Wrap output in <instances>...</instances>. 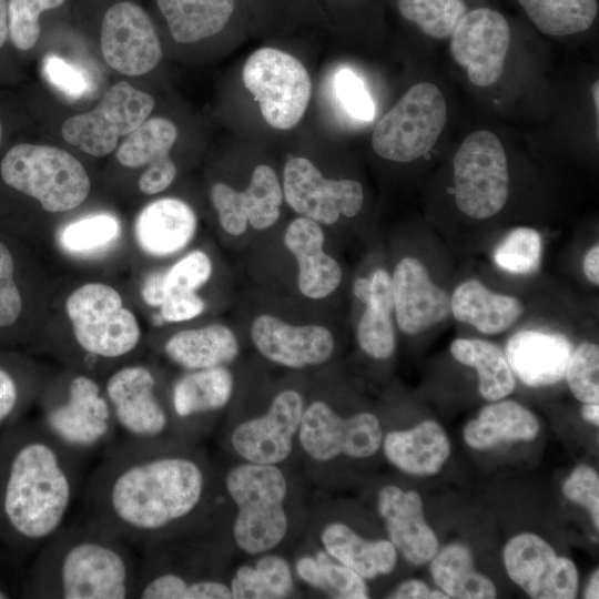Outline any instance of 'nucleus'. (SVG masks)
Returning a JSON list of instances; mask_svg holds the SVG:
<instances>
[{
    "mask_svg": "<svg viewBox=\"0 0 599 599\" xmlns=\"http://www.w3.org/2000/svg\"><path fill=\"white\" fill-rule=\"evenodd\" d=\"M195 445L113 443L84 485L85 517L142 547L194 530L217 488L216 470Z\"/></svg>",
    "mask_w": 599,
    "mask_h": 599,
    "instance_id": "f257e3e1",
    "label": "nucleus"
},
{
    "mask_svg": "<svg viewBox=\"0 0 599 599\" xmlns=\"http://www.w3.org/2000/svg\"><path fill=\"white\" fill-rule=\"evenodd\" d=\"M83 461L39 420L1 430L0 541L22 552L47 542L65 524Z\"/></svg>",
    "mask_w": 599,
    "mask_h": 599,
    "instance_id": "f03ea898",
    "label": "nucleus"
},
{
    "mask_svg": "<svg viewBox=\"0 0 599 599\" xmlns=\"http://www.w3.org/2000/svg\"><path fill=\"white\" fill-rule=\"evenodd\" d=\"M139 559L131 545L85 517L64 524L37 552L23 597L134 598Z\"/></svg>",
    "mask_w": 599,
    "mask_h": 599,
    "instance_id": "7ed1b4c3",
    "label": "nucleus"
},
{
    "mask_svg": "<svg viewBox=\"0 0 599 599\" xmlns=\"http://www.w3.org/2000/svg\"><path fill=\"white\" fill-rule=\"evenodd\" d=\"M216 477L233 508L230 542L248 557L277 551L293 528L292 484L283 466L238 460Z\"/></svg>",
    "mask_w": 599,
    "mask_h": 599,
    "instance_id": "20e7f679",
    "label": "nucleus"
},
{
    "mask_svg": "<svg viewBox=\"0 0 599 599\" xmlns=\"http://www.w3.org/2000/svg\"><path fill=\"white\" fill-rule=\"evenodd\" d=\"M144 548L135 598L232 599L226 579L213 568L220 549L193 530Z\"/></svg>",
    "mask_w": 599,
    "mask_h": 599,
    "instance_id": "39448f33",
    "label": "nucleus"
},
{
    "mask_svg": "<svg viewBox=\"0 0 599 599\" xmlns=\"http://www.w3.org/2000/svg\"><path fill=\"white\" fill-rule=\"evenodd\" d=\"M0 176L7 186L33 197L48 212L79 206L91 186L87 171L72 154L30 143L17 144L4 154Z\"/></svg>",
    "mask_w": 599,
    "mask_h": 599,
    "instance_id": "423d86ee",
    "label": "nucleus"
},
{
    "mask_svg": "<svg viewBox=\"0 0 599 599\" xmlns=\"http://www.w3.org/2000/svg\"><path fill=\"white\" fill-rule=\"evenodd\" d=\"M40 424L82 459L114 443L116 424L105 392L94 377L75 374L62 392L41 404Z\"/></svg>",
    "mask_w": 599,
    "mask_h": 599,
    "instance_id": "0eeeda50",
    "label": "nucleus"
},
{
    "mask_svg": "<svg viewBox=\"0 0 599 599\" xmlns=\"http://www.w3.org/2000/svg\"><path fill=\"white\" fill-rule=\"evenodd\" d=\"M384 429L370 412L344 415L324 399L305 404L297 450L309 467L325 470L344 461H362L382 449Z\"/></svg>",
    "mask_w": 599,
    "mask_h": 599,
    "instance_id": "6e6552de",
    "label": "nucleus"
},
{
    "mask_svg": "<svg viewBox=\"0 0 599 599\" xmlns=\"http://www.w3.org/2000/svg\"><path fill=\"white\" fill-rule=\"evenodd\" d=\"M65 309L90 366L97 358L123 357L139 344L136 318L123 307L120 294L111 286L84 284L68 297Z\"/></svg>",
    "mask_w": 599,
    "mask_h": 599,
    "instance_id": "1a4fd4ad",
    "label": "nucleus"
},
{
    "mask_svg": "<svg viewBox=\"0 0 599 599\" xmlns=\"http://www.w3.org/2000/svg\"><path fill=\"white\" fill-rule=\"evenodd\" d=\"M446 120L441 91L429 82L416 83L377 123L373 150L389 161L412 162L433 149Z\"/></svg>",
    "mask_w": 599,
    "mask_h": 599,
    "instance_id": "9d476101",
    "label": "nucleus"
},
{
    "mask_svg": "<svg viewBox=\"0 0 599 599\" xmlns=\"http://www.w3.org/2000/svg\"><path fill=\"white\" fill-rule=\"evenodd\" d=\"M456 205L475 220H486L502 210L509 193L505 149L493 132L470 133L453 159Z\"/></svg>",
    "mask_w": 599,
    "mask_h": 599,
    "instance_id": "9b49d317",
    "label": "nucleus"
},
{
    "mask_svg": "<svg viewBox=\"0 0 599 599\" xmlns=\"http://www.w3.org/2000/svg\"><path fill=\"white\" fill-rule=\"evenodd\" d=\"M242 78L271 126L288 130L300 122L311 99L312 82L295 57L275 48H261L246 60Z\"/></svg>",
    "mask_w": 599,
    "mask_h": 599,
    "instance_id": "f8f14e48",
    "label": "nucleus"
},
{
    "mask_svg": "<svg viewBox=\"0 0 599 599\" xmlns=\"http://www.w3.org/2000/svg\"><path fill=\"white\" fill-rule=\"evenodd\" d=\"M305 404L300 390H280L262 413L227 425V449L242 461L283 466L297 449Z\"/></svg>",
    "mask_w": 599,
    "mask_h": 599,
    "instance_id": "ddd939ff",
    "label": "nucleus"
},
{
    "mask_svg": "<svg viewBox=\"0 0 599 599\" xmlns=\"http://www.w3.org/2000/svg\"><path fill=\"white\" fill-rule=\"evenodd\" d=\"M104 392L118 430L139 441H182L170 403L158 393L155 374L144 365H126L113 372ZM184 443V441H182Z\"/></svg>",
    "mask_w": 599,
    "mask_h": 599,
    "instance_id": "4468645a",
    "label": "nucleus"
},
{
    "mask_svg": "<svg viewBox=\"0 0 599 599\" xmlns=\"http://www.w3.org/2000/svg\"><path fill=\"white\" fill-rule=\"evenodd\" d=\"M153 108L150 94L121 81L104 93L94 109L65 120L62 136L90 155L103 156L116 148L120 136L141 125Z\"/></svg>",
    "mask_w": 599,
    "mask_h": 599,
    "instance_id": "2eb2a0df",
    "label": "nucleus"
},
{
    "mask_svg": "<svg viewBox=\"0 0 599 599\" xmlns=\"http://www.w3.org/2000/svg\"><path fill=\"white\" fill-rule=\"evenodd\" d=\"M502 562L509 579L532 599H573L579 591L576 564L560 556L542 537L520 532L504 547Z\"/></svg>",
    "mask_w": 599,
    "mask_h": 599,
    "instance_id": "dca6fc26",
    "label": "nucleus"
},
{
    "mask_svg": "<svg viewBox=\"0 0 599 599\" xmlns=\"http://www.w3.org/2000/svg\"><path fill=\"white\" fill-rule=\"evenodd\" d=\"M284 197L303 217L332 225L341 215L355 216L362 209L364 193L354 180L325 179L307 159L291 158L284 167Z\"/></svg>",
    "mask_w": 599,
    "mask_h": 599,
    "instance_id": "f3484780",
    "label": "nucleus"
},
{
    "mask_svg": "<svg viewBox=\"0 0 599 599\" xmlns=\"http://www.w3.org/2000/svg\"><path fill=\"white\" fill-rule=\"evenodd\" d=\"M450 35L451 55L473 84L489 87L500 78L510 41L501 13L488 8L466 12Z\"/></svg>",
    "mask_w": 599,
    "mask_h": 599,
    "instance_id": "a211bd4d",
    "label": "nucleus"
},
{
    "mask_svg": "<svg viewBox=\"0 0 599 599\" xmlns=\"http://www.w3.org/2000/svg\"><path fill=\"white\" fill-rule=\"evenodd\" d=\"M101 50L105 62L126 75L153 70L162 48L149 14L129 1L110 7L102 20Z\"/></svg>",
    "mask_w": 599,
    "mask_h": 599,
    "instance_id": "6ab92c4d",
    "label": "nucleus"
},
{
    "mask_svg": "<svg viewBox=\"0 0 599 599\" xmlns=\"http://www.w3.org/2000/svg\"><path fill=\"white\" fill-rule=\"evenodd\" d=\"M234 378L226 366L187 370L174 380L170 406L179 438L196 444L213 426L211 416L231 402Z\"/></svg>",
    "mask_w": 599,
    "mask_h": 599,
    "instance_id": "aec40b11",
    "label": "nucleus"
},
{
    "mask_svg": "<svg viewBox=\"0 0 599 599\" xmlns=\"http://www.w3.org/2000/svg\"><path fill=\"white\" fill-rule=\"evenodd\" d=\"M376 510L387 539L399 556L417 567L432 560L439 541L426 520L419 493L394 484L384 485L377 491Z\"/></svg>",
    "mask_w": 599,
    "mask_h": 599,
    "instance_id": "412c9836",
    "label": "nucleus"
},
{
    "mask_svg": "<svg viewBox=\"0 0 599 599\" xmlns=\"http://www.w3.org/2000/svg\"><path fill=\"white\" fill-rule=\"evenodd\" d=\"M251 338L266 359L294 369L326 363L335 348L328 328L321 325H292L267 314L254 318Z\"/></svg>",
    "mask_w": 599,
    "mask_h": 599,
    "instance_id": "4be33fe9",
    "label": "nucleus"
},
{
    "mask_svg": "<svg viewBox=\"0 0 599 599\" xmlns=\"http://www.w3.org/2000/svg\"><path fill=\"white\" fill-rule=\"evenodd\" d=\"M282 189L275 172L265 164L257 165L250 184L243 192L225 183H215L211 200L220 223L231 235H242L250 224L256 230H266L280 217Z\"/></svg>",
    "mask_w": 599,
    "mask_h": 599,
    "instance_id": "5701e85b",
    "label": "nucleus"
},
{
    "mask_svg": "<svg viewBox=\"0 0 599 599\" xmlns=\"http://www.w3.org/2000/svg\"><path fill=\"white\" fill-rule=\"evenodd\" d=\"M392 287L396 322L404 334H420L450 314V297L415 257H404L396 264Z\"/></svg>",
    "mask_w": 599,
    "mask_h": 599,
    "instance_id": "b1692460",
    "label": "nucleus"
},
{
    "mask_svg": "<svg viewBox=\"0 0 599 599\" xmlns=\"http://www.w3.org/2000/svg\"><path fill=\"white\" fill-rule=\"evenodd\" d=\"M573 351L560 333L521 329L512 334L505 356L514 375L529 387H546L561 382Z\"/></svg>",
    "mask_w": 599,
    "mask_h": 599,
    "instance_id": "393cba45",
    "label": "nucleus"
},
{
    "mask_svg": "<svg viewBox=\"0 0 599 599\" xmlns=\"http://www.w3.org/2000/svg\"><path fill=\"white\" fill-rule=\"evenodd\" d=\"M316 538L327 554L366 581L388 576L398 562L399 555L387 537H365L351 524L337 518L327 516L322 519Z\"/></svg>",
    "mask_w": 599,
    "mask_h": 599,
    "instance_id": "a878e982",
    "label": "nucleus"
},
{
    "mask_svg": "<svg viewBox=\"0 0 599 599\" xmlns=\"http://www.w3.org/2000/svg\"><path fill=\"white\" fill-rule=\"evenodd\" d=\"M382 450L397 470L428 477L443 469L451 454V443L444 427L428 419L413 428L384 433Z\"/></svg>",
    "mask_w": 599,
    "mask_h": 599,
    "instance_id": "bb28decb",
    "label": "nucleus"
},
{
    "mask_svg": "<svg viewBox=\"0 0 599 599\" xmlns=\"http://www.w3.org/2000/svg\"><path fill=\"white\" fill-rule=\"evenodd\" d=\"M324 241L319 224L303 216L291 222L284 234V244L297 261L298 290L312 300L328 296L342 281V268L324 252Z\"/></svg>",
    "mask_w": 599,
    "mask_h": 599,
    "instance_id": "cd10ccee",
    "label": "nucleus"
},
{
    "mask_svg": "<svg viewBox=\"0 0 599 599\" xmlns=\"http://www.w3.org/2000/svg\"><path fill=\"white\" fill-rule=\"evenodd\" d=\"M353 293L366 306L356 334L361 349L374 359L389 358L396 346L392 276L386 270L376 268L369 277L355 280Z\"/></svg>",
    "mask_w": 599,
    "mask_h": 599,
    "instance_id": "c85d7f7f",
    "label": "nucleus"
},
{
    "mask_svg": "<svg viewBox=\"0 0 599 599\" xmlns=\"http://www.w3.org/2000/svg\"><path fill=\"white\" fill-rule=\"evenodd\" d=\"M196 216L184 201L164 197L148 204L135 220L139 246L153 256H169L183 250L193 238Z\"/></svg>",
    "mask_w": 599,
    "mask_h": 599,
    "instance_id": "c756f323",
    "label": "nucleus"
},
{
    "mask_svg": "<svg viewBox=\"0 0 599 599\" xmlns=\"http://www.w3.org/2000/svg\"><path fill=\"white\" fill-rule=\"evenodd\" d=\"M540 432L537 416L511 399L484 406L463 429L464 441L475 450H487L501 443L532 441Z\"/></svg>",
    "mask_w": 599,
    "mask_h": 599,
    "instance_id": "7c9ffc66",
    "label": "nucleus"
},
{
    "mask_svg": "<svg viewBox=\"0 0 599 599\" xmlns=\"http://www.w3.org/2000/svg\"><path fill=\"white\" fill-rule=\"evenodd\" d=\"M450 313L483 334H499L522 315L524 306L515 297L494 293L477 280L459 284L450 297Z\"/></svg>",
    "mask_w": 599,
    "mask_h": 599,
    "instance_id": "2f4dec72",
    "label": "nucleus"
},
{
    "mask_svg": "<svg viewBox=\"0 0 599 599\" xmlns=\"http://www.w3.org/2000/svg\"><path fill=\"white\" fill-rule=\"evenodd\" d=\"M163 351L173 363L194 370L226 366L238 356L240 345L227 326L213 324L173 334Z\"/></svg>",
    "mask_w": 599,
    "mask_h": 599,
    "instance_id": "473e14b6",
    "label": "nucleus"
},
{
    "mask_svg": "<svg viewBox=\"0 0 599 599\" xmlns=\"http://www.w3.org/2000/svg\"><path fill=\"white\" fill-rule=\"evenodd\" d=\"M295 578L335 599H367V581L327 554L316 541L301 550L293 562Z\"/></svg>",
    "mask_w": 599,
    "mask_h": 599,
    "instance_id": "72a5a7b5",
    "label": "nucleus"
},
{
    "mask_svg": "<svg viewBox=\"0 0 599 599\" xmlns=\"http://www.w3.org/2000/svg\"><path fill=\"white\" fill-rule=\"evenodd\" d=\"M429 564V572L438 589L449 599H494L495 583L474 565L470 549L463 542L439 547Z\"/></svg>",
    "mask_w": 599,
    "mask_h": 599,
    "instance_id": "f704fd0d",
    "label": "nucleus"
},
{
    "mask_svg": "<svg viewBox=\"0 0 599 599\" xmlns=\"http://www.w3.org/2000/svg\"><path fill=\"white\" fill-rule=\"evenodd\" d=\"M251 558L227 579L232 599H282L294 593L293 566L282 554L268 551Z\"/></svg>",
    "mask_w": 599,
    "mask_h": 599,
    "instance_id": "c9c22d12",
    "label": "nucleus"
},
{
    "mask_svg": "<svg viewBox=\"0 0 599 599\" xmlns=\"http://www.w3.org/2000/svg\"><path fill=\"white\" fill-rule=\"evenodd\" d=\"M173 39L191 43L219 33L230 21L235 0H156Z\"/></svg>",
    "mask_w": 599,
    "mask_h": 599,
    "instance_id": "e433bc0d",
    "label": "nucleus"
},
{
    "mask_svg": "<svg viewBox=\"0 0 599 599\" xmlns=\"http://www.w3.org/2000/svg\"><path fill=\"white\" fill-rule=\"evenodd\" d=\"M449 351L457 362L476 370L478 393L484 399L499 400L515 390V375L505 353L496 344L478 338H456Z\"/></svg>",
    "mask_w": 599,
    "mask_h": 599,
    "instance_id": "4c0bfd02",
    "label": "nucleus"
},
{
    "mask_svg": "<svg viewBox=\"0 0 599 599\" xmlns=\"http://www.w3.org/2000/svg\"><path fill=\"white\" fill-rule=\"evenodd\" d=\"M539 31L561 37L588 30L598 13L597 0H518Z\"/></svg>",
    "mask_w": 599,
    "mask_h": 599,
    "instance_id": "58836bf2",
    "label": "nucleus"
},
{
    "mask_svg": "<svg viewBox=\"0 0 599 599\" xmlns=\"http://www.w3.org/2000/svg\"><path fill=\"white\" fill-rule=\"evenodd\" d=\"M177 129L165 118L146 119L130 132L116 150L118 161L126 167L149 165L169 155Z\"/></svg>",
    "mask_w": 599,
    "mask_h": 599,
    "instance_id": "ea45409f",
    "label": "nucleus"
},
{
    "mask_svg": "<svg viewBox=\"0 0 599 599\" xmlns=\"http://www.w3.org/2000/svg\"><path fill=\"white\" fill-rule=\"evenodd\" d=\"M402 16L435 39L449 37L467 12L464 0H397Z\"/></svg>",
    "mask_w": 599,
    "mask_h": 599,
    "instance_id": "a19ab883",
    "label": "nucleus"
},
{
    "mask_svg": "<svg viewBox=\"0 0 599 599\" xmlns=\"http://www.w3.org/2000/svg\"><path fill=\"white\" fill-rule=\"evenodd\" d=\"M541 253V235L530 227H517L496 246L494 260L506 272L526 275L538 270Z\"/></svg>",
    "mask_w": 599,
    "mask_h": 599,
    "instance_id": "79ce46f5",
    "label": "nucleus"
},
{
    "mask_svg": "<svg viewBox=\"0 0 599 599\" xmlns=\"http://www.w3.org/2000/svg\"><path fill=\"white\" fill-rule=\"evenodd\" d=\"M121 233L116 217L100 213L68 224L60 233V244L71 253H91L108 246Z\"/></svg>",
    "mask_w": 599,
    "mask_h": 599,
    "instance_id": "37998d69",
    "label": "nucleus"
},
{
    "mask_svg": "<svg viewBox=\"0 0 599 599\" xmlns=\"http://www.w3.org/2000/svg\"><path fill=\"white\" fill-rule=\"evenodd\" d=\"M576 399L599 403V347L583 342L572 351L565 377Z\"/></svg>",
    "mask_w": 599,
    "mask_h": 599,
    "instance_id": "c03bdc74",
    "label": "nucleus"
},
{
    "mask_svg": "<svg viewBox=\"0 0 599 599\" xmlns=\"http://www.w3.org/2000/svg\"><path fill=\"white\" fill-rule=\"evenodd\" d=\"M31 393L29 379L17 361L0 357V432L21 419Z\"/></svg>",
    "mask_w": 599,
    "mask_h": 599,
    "instance_id": "a18cd8bd",
    "label": "nucleus"
},
{
    "mask_svg": "<svg viewBox=\"0 0 599 599\" xmlns=\"http://www.w3.org/2000/svg\"><path fill=\"white\" fill-rule=\"evenodd\" d=\"M64 0H9L8 29L13 44L31 49L40 34L39 17L44 10L60 7Z\"/></svg>",
    "mask_w": 599,
    "mask_h": 599,
    "instance_id": "49530a36",
    "label": "nucleus"
},
{
    "mask_svg": "<svg viewBox=\"0 0 599 599\" xmlns=\"http://www.w3.org/2000/svg\"><path fill=\"white\" fill-rule=\"evenodd\" d=\"M23 306V295L17 280L16 255L11 246L0 238V331L18 324Z\"/></svg>",
    "mask_w": 599,
    "mask_h": 599,
    "instance_id": "de8ad7c7",
    "label": "nucleus"
},
{
    "mask_svg": "<svg viewBox=\"0 0 599 599\" xmlns=\"http://www.w3.org/2000/svg\"><path fill=\"white\" fill-rule=\"evenodd\" d=\"M159 273L165 298L169 293L195 292L204 285L211 277L212 263L204 252L196 250Z\"/></svg>",
    "mask_w": 599,
    "mask_h": 599,
    "instance_id": "09e8293b",
    "label": "nucleus"
},
{
    "mask_svg": "<svg viewBox=\"0 0 599 599\" xmlns=\"http://www.w3.org/2000/svg\"><path fill=\"white\" fill-rule=\"evenodd\" d=\"M42 72L47 81L70 100L84 98L92 91V82L84 69L59 55L47 54L42 61Z\"/></svg>",
    "mask_w": 599,
    "mask_h": 599,
    "instance_id": "8fccbe9b",
    "label": "nucleus"
},
{
    "mask_svg": "<svg viewBox=\"0 0 599 599\" xmlns=\"http://www.w3.org/2000/svg\"><path fill=\"white\" fill-rule=\"evenodd\" d=\"M562 494L571 502L587 509L596 530H599V476L589 465H578L562 484Z\"/></svg>",
    "mask_w": 599,
    "mask_h": 599,
    "instance_id": "3c124183",
    "label": "nucleus"
},
{
    "mask_svg": "<svg viewBox=\"0 0 599 599\" xmlns=\"http://www.w3.org/2000/svg\"><path fill=\"white\" fill-rule=\"evenodd\" d=\"M334 90L342 106L352 118L359 121H370L374 118V102L354 71L341 69L334 78Z\"/></svg>",
    "mask_w": 599,
    "mask_h": 599,
    "instance_id": "603ef678",
    "label": "nucleus"
},
{
    "mask_svg": "<svg viewBox=\"0 0 599 599\" xmlns=\"http://www.w3.org/2000/svg\"><path fill=\"white\" fill-rule=\"evenodd\" d=\"M160 307L163 321L182 322L200 315L205 304L195 292H174L165 296Z\"/></svg>",
    "mask_w": 599,
    "mask_h": 599,
    "instance_id": "864d4df0",
    "label": "nucleus"
},
{
    "mask_svg": "<svg viewBox=\"0 0 599 599\" xmlns=\"http://www.w3.org/2000/svg\"><path fill=\"white\" fill-rule=\"evenodd\" d=\"M176 167L171 158L164 156L148 165L139 179V189L144 194H156L164 191L173 182Z\"/></svg>",
    "mask_w": 599,
    "mask_h": 599,
    "instance_id": "5fc2aeb1",
    "label": "nucleus"
},
{
    "mask_svg": "<svg viewBox=\"0 0 599 599\" xmlns=\"http://www.w3.org/2000/svg\"><path fill=\"white\" fill-rule=\"evenodd\" d=\"M390 599H449L440 589L430 587L420 579H407L388 592Z\"/></svg>",
    "mask_w": 599,
    "mask_h": 599,
    "instance_id": "6e6d98bb",
    "label": "nucleus"
},
{
    "mask_svg": "<svg viewBox=\"0 0 599 599\" xmlns=\"http://www.w3.org/2000/svg\"><path fill=\"white\" fill-rule=\"evenodd\" d=\"M583 273L589 282L598 286L599 284V246L596 243L583 257Z\"/></svg>",
    "mask_w": 599,
    "mask_h": 599,
    "instance_id": "4d7b16f0",
    "label": "nucleus"
},
{
    "mask_svg": "<svg viewBox=\"0 0 599 599\" xmlns=\"http://www.w3.org/2000/svg\"><path fill=\"white\" fill-rule=\"evenodd\" d=\"M581 417L587 423L599 426V403H583L581 407Z\"/></svg>",
    "mask_w": 599,
    "mask_h": 599,
    "instance_id": "13d9d810",
    "label": "nucleus"
},
{
    "mask_svg": "<svg viewBox=\"0 0 599 599\" xmlns=\"http://www.w3.org/2000/svg\"><path fill=\"white\" fill-rule=\"evenodd\" d=\"M583 598L598 599L599 598V569H596L586 586Z\"/></svg>",
    "mask_w": 599,
    "mask_h": 599,
    "instance_id": "bf43d9fd",
    "label": "nucleus"
},
{
    "mask_svg": "<svg viewBox=\"0 0 599 599\" xmlns=\"http://www.w3.org/2000/svg\"><path fill=\"white\" fill-rule=\"evenodd\" d=\"M8 32V2L0 0V48L6 42Z\"/></svg>",
    "mask_w": 599,
    "mask_h": 599,
    "instance_id": "052dcab7",
    "label": "nucleus"
},
{
    "mask_svg": "<svg viewBox=\"0 0 599 599\" xmlns=\"http://www.w3.org/2000/svg\"><path fill=\"white\" fill-rule=\"evenodd\" d=\"M12 591L7 582L0 577V599L11 598Z\"/></svg>",
    "mask_w": 599,
    "mask_h": 599,
    "instance_id": "680f3d73",
    "label": "nucleus"
},
{
    "mask_svg": "<svg viewBox=\"0 0 599 599\" xmlns=\"http://www.w3.org/2000/svg\"><path fill=\"white\" fill-rule=\"evenodd\" d=\"M593 90V99H596V108L598 109V82L595 83L592 87Z\"/></svg>",
    "mask_w": 599,
    "mask_h": 599,
    "instance_id": "e2e57ef3",
    "label": "nucleus"
},
{
    "mask_svg": "<svg viewBox=\"0 0 599 599\" xmlns=\"http://www.w3.org/2000/svg\"><path fill=\"white\" fill-rule=\"evenodd\" d=\"M1 139H2V124H1V121H0V143H1Z\"/></svg>",
    "mask_w": 599,
    "mask_h": 599,
    "instance_id": "0e129e2a",
    "label": "nucleus"
}]
</instances>
